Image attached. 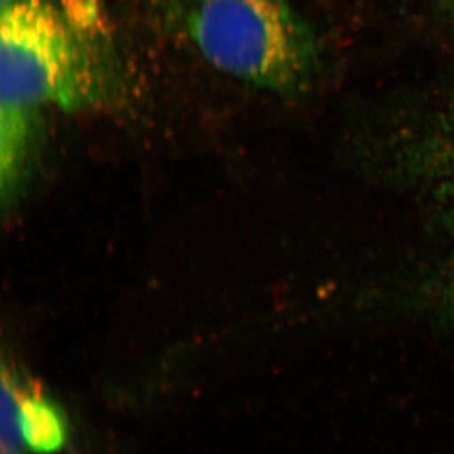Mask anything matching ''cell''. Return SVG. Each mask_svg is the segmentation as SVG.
Masks as SVG:
<instances>
[{
  "label": "cell",
  "mask_w": 454,
  "mask_h": 454,
  "mask_svg": "<svg viewBox=\"0 0 454 454\" xmlns=\"http://www.w3.org/2000/svg\"><path fill=\"white\" fill-rule=\"evenodd\" d=\"M357 143L372 163L430 192L454 225V71L369 104Z\"/></svg>",
  "instance_id": "cell-3"
},
{
  "label": "cell",
  "mask_w": 454,
  "mask_h": 454,
  "mask_svg": "<svg viewBox=\"0 0 454 454\" xmlns=\"http://www.w3.org/2000/svg\"><path fill=\"white\" fill-rule=\"evenodd\" d=\"M3 454H17V453L13 452V450H3Z\"/></svg>",
  "instance_id": "cell-9"
},
{
  "label": "cell",
  "mask_w": 454,
  "mask_h": 454,
  "mask_svg": "<svg viewBox=\"0 0 454 454\" xmlns=\"http://www.w3.org/2000/svg\"><path fill=\"white\" fill-rule=\"evenodd\" d=\"M0 11V103L83 112L112 101L118 77L106 22L77 20L52 0Z\"/></svg>",
  "instance_id": "cell-1"
},
{
  "label": "cell",
  "mask_w": 454,
  "mask_h": 454,
  "mask_svg": "<svg viewBox=\"0 0 454 454\" xmlns=\"http://www.w3.org/2000/svg\"><path fill=\"white\" fill-rule=\"evenodd\" d=\"M187 26L215 67L260 89L297 97L318 74L317 33L288 0H197Z\"/></svg>",
  "instance_id": "cell-2"
},
{
  "label": "cell",
  "mask_w": 454,
  "mask_h": 454,
  "mask_svg": "<svg viewBox=\"0 0 454 454\" xmlns=\"http://www.w3.org/2000/svg\"><path fill=\"white\" fill-rule=\"evenodd\" d=\"M20 422L23 442L35 453L50 454L64 447L67 424L59 406L20 387Z\"/></svg>",
  "instance_id": "cell-4"
},
{
  "label": "cell",
  "mask_w": 454,
  "mask_h": 454,
  "mask_svg": "<svg viewBox=\"0 0 454 454\" xmlns=\"http://www.w3.org/2000/svg\"><path fill=\"white\" fill-rule=\"evenodd\" d=\"M179 2V0H178ZM182 2H186V0H182ZM193 3L197 2V0H192Z\"/></svg>",
  "instance_id": "cell-11"
},
{
  "label": "cell",
  "mask_w": 454,
  "mask_h": 454,
  "mask_svg": "<svg viewBox=\"0 0 454 454\" xmlns=\"http://www.w3.org/2000/svg\"><path fill=\"white\" fill-rule=\"evenodd\" d=\"M452 310L454 313V292L452 293Z\"/></svg>",
  "instance_id": "cell-10"
},
{
  "label": "cell",
  "mask_w": 454,
  "mask_h": 454,
  "mask_svg": "<svg viewBox=\"0 0 454 454\" xmlns=\"http://www.w3.org/2000/svg\"><path fill=\"white\" fill-rule=\"evenodd\" d=\"M17 2V0H0L2 3V8L7 7V5L12 4V3Z\"/></svg>",
  "instance_id": "cell-8"
},
{
  "label": "cell",
  "mask_w": 454,
  "mask_h": 454,
  "mask_svg": "<svg viewBox=\"0 0 454 454\" xmlns=\"http://www.w3.org/2000/svg\"><path fill=\"white\" fill-rule=\"evenodd\" d=\"M33 110L0 103V172L3 187L11 188L25 162L33 131Z\"/></svg>",
  "instance_id": "cell-5"
},
{
  "label": "cell",
  "mask_w": 454,
  "mask_h": 454,
  "mask_svg": "<svg viewBox=\"0 0 454 454\" xmlns=\"http://www.w3.org/2000/svg\"><path fill=\"white\" fill-rule=\"evenodd\" d=\"M20 381L3 372L2 382V447L17 452L25 444L20 422Z\"/></svg>",
  "instance_id": "cell-6"
},
{
  "label": "cell",
  "mask_w": 454,
  "mask_h": 454,
  "mask_svg": "<svg viewBox=\"0 0 454 454\" xmlns=\"http://www.w3.org/2000/svg\"><path fill=\"white\" fill-rule=\"evenodd\" d=\"M434 4L441 17L454 28V0H434Z\"/></svg>",
  "instance_id": "cell-7"
}]
</instances>
